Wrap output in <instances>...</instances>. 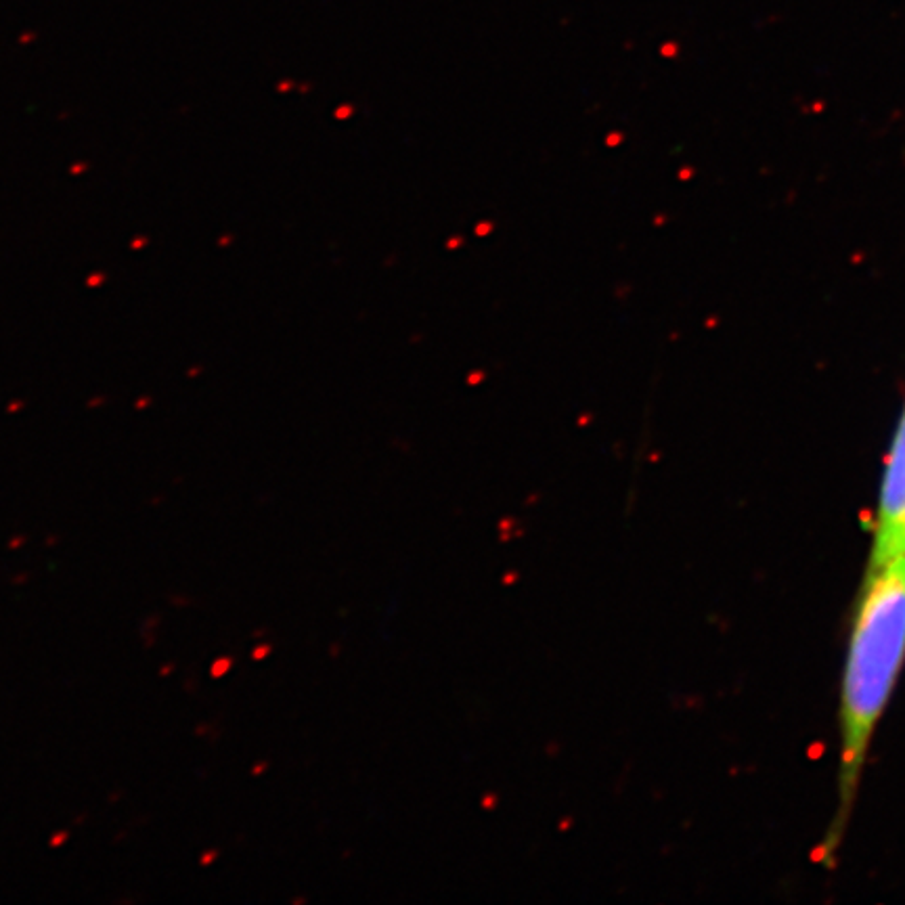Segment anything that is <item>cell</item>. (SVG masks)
Returning a JSON list of instances; mask_svg holds the SVG:
<instances>
[{
    "mask_svg": "<svg viewBox=\"0 0 905 905\" xmlns=\"http://www.w3.org/2000/svg\"><path fill=\"white\" fill-rule=\"evenodd\" d=\"M905 659V556L872 564L842 685L840 790L844 803Z\"/></svg>",
    "mask_w": 905,
    "mask_h": 905,
    "instance_id": "obj_1",
    "label": "cell"
},
{
    "mask_svg": "<svg viewBox=\"0 0 905 905\" xmlns=\"http://www.w3.org/2000/svg\"><path fill=\"white\" fill-rule=\"evenodd\" d=\"M905 556V411L885 472L880 505L874 526L872 564Z\"/></svg>",
    "mask_w": 905,
    "mask_h": 905,
    "instance_id": "obj_2",
    "label": "cell"
},
{
    "mask_svg": "<svg viewBox=\"0 0 905 905\" xmlns=\"http://www.w3.org/2000/svg\"><path fill=\"white\" fill-rule=\"evenodd\" d=\"M233 666V659H218L212 664V677H223Z\"/></svg>",
    "mask_w": 905,
    "mask_h": 905,
    "instance_id": "obj_3",
    "label": "cell"
},
{
    "mask_svg": "<svg viewBox=\"0 0 905 905\" xmlns=\"http://www.w3.org/2000/svg\"><path fill=\"white\" fill-rule=\"evenodd\" d=\"M268 652H270V646H258V648L254 650V654H251V656H254L256 660H262L268 656Z\"/></svg>",
    "mask_w": 905,
    "mask_h": 905,
    "instance_id": "obj_4",
    "label": "cell"
},
{
    "mask_svg": "<svg viewBox=\"0 0 905 905\" xmlns=\"http://www.w3.org/2000/svg\"><path fill=\"white\" fill-rule=\"evenodd\" d=\"M65 836H68V834H63V832H61V834H57V836H55V840H51V844H53V847L61 844V842L65 840Z\"/></svg>",
    "mask_w": 905,
    "mask_h": 905,
    "instance_id": "obj_5",
    "label": "cell"
}]
</instances>
